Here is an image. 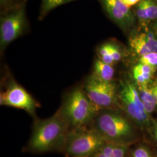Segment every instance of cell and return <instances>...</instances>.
Here are the masks:
<instances>
[{"instance_id": "14", "label": "cell", "mask_w": 157, "mask_h": 157, "mask_svg": "<svg viewBox=\"0 0 157 157\" xmlns=\"http://www.w3.org/2000/svg\"><path fill=\"white\" fill-rule=\"evenodd\" d=\"M139 94L143 103H148L155 109L157 106V79L150 86L139 85Z\"/></svg>"}, {"instance_id": "15", "label": "cell", "mask_w": 157, "mask_h": 157, "mask_svg": "<svg viewBox=\"0 0 157 157\" xmlns=\"http://www.w3.org/2000/svg\"><path fill=\"white\" fill-rule=\"evenodd\" d=\"M156 67L139 63L133 69V75L139 85L147 84L155 72Z\"/></svg>"}, {"instance_id": "12", "label": "cell", "mask_w": 157, "mask_h": 157, "mask_svg": "<svg viewBox=\"0 0 157 157\" xmlns=\"http://www.w3.org/2000/svg\"><path fill=\"white\" fill-rule=\"evenodd\" d=\"M99 59L107 64L113 65L122 58L119 47L112 43H105L100 45L97 50Z\"/></svg>"}, {"instance_id": "23", "label": "cell", "mask_w": 157, "mask_h": 157, "mask_svg": "<svg viewBox=\"0 0 157 157\" xmlns=\"http://www.w3.org/2000/svg\"><path fill=\"white\" fill-rule=\"evenodd\" d=\"M154 28L155 29V31L157 32V22H155V23L154 24Z\"/></svg>"}, {"instance_id": "11", "label": "cell", "mask_w": 157, "mask_h": 157, "mask_svg": "<svg viewBox=\"0 0 157 157\" xmlns=\"http://www.w3.org/2000/svg\"><path fill=\"white\" fill-rule=\"evenodd\" d=\"M135 12L141 24L157 20V2L155 0H141L136 6Z\"/></svg>"}, {"instance_id": "4", "label": "cell", "mask_w": 157, "mask_h": 157, "mask_svg": "<svg viewBox=\"0 0 157 157\" xmlns=\"http://www.w3.org/2000/svg\"><path fill=\"white\" fill-rule=\"evenodd\" d=\"M104 140L94 129H73L67 133L65 150L71 156L86 157L99 151L104 146Z\"/></svg>"}, {"instance_id": "18", "label": "cell", "mask_w": 157, "mask_h": 157, "mask_svg": "<svg viewBox=\"0 0 157 157\" xmlns=\"http://www.w3.org/2000/svg\"><path fill=\"white\" fill-rule=\"evenodd\" d=\"M115 144L109 143L103 146L101 149L97 152L96 157H109L111 155Z\"/></svg>"}, {"instance_id": "22", "label": "cell", "mask_w": 157, "mask_h": 157, "mask_svg": "<svg viewBox=\"0 0 157 157\" xmlns=\"http://www.w3.org/2000/svg\"><path fill=\"white\" fill-rule=\"evenodd\" d=\"M122 2H124L125 5L131 7L132 6H135L140 2L141 0H121Z\"/></svg>"}, {"instance_id": "19", "label": "cell", "mask_w": 157, "mask_h": 157, "mask_svg": "<svg viewBox=\"0 0 157 157\" xmlns=\"http://www.w3.org/2000/svg\"><path fill=\"white\" fill-rule=\"evenodd\" d=\"M126 152V148L124 146H115L111 155L109 157H124Z\"/></svg>"}, {"instance_id": "21", "label": "cell", "mask_w": 157, "mask_h": 157, "mask_svg": "<svg viewBox=\"0 0 157 157\" xmlns=\"http://www.w3.org/2000/svg\"><path fill=\"white\" fill-rule=\"evenodd\" d=\"M133 157H151V156L147 150L140 147L135 150Z\"/></svg>"}, {"instance_id": "1", "label": "cell", "mask_w": 157, "mask_h": 157, "mask_svg": "<svg viewBox=\"0 0 157 157\" xmlns=\"http://www.w3.org/2000/svg\"><path fill=\"white\" fill-rule=\"evenodd\" d=\"M69 127L60 111L51 118L37 121L29 142L30 148L34 151L45 152L64 144Z\"/></svg>"}, {"instance_id": "6", "label": "cell", "mask_w": 157, "mask_h": 157, "mask_svg": "<svg viewBox=\"0 0 157 157\" xmlns=\"http://www.w3.org/2000/svg\"><path fill=\"white\" fill-rule=\"evenodd\" d=\"M84 92L91 102L99 108L112 105L117 98L116 86L112 82H105L90 75L86 79Z\"/></svg>"}, {"instance_id": "9", "label": "cell", "mask_w": 157, "mask_h": 157, "mask_svg": "<svg viewBox=\"0 0 157 157\" xmlns=\"http://www.w3.org/2000/svg\"><path fill=\"white\" fill-rule=\"evenodd\" d=\"M119 98L124 109L131 118L140 122L147 120L148 114L145 111L143 101L137 100L132 96L127 81L121 84Z\"/></svg>"}, {"instance_id": "20", "label": "cell", "mask_w": 157, "mask_h": 157, "mask_svg": "<svg viewBox=\"0 0 157 157\" xmlns=\"http://www.w3.org/2000/svg\"><path fill=\"white\" fill-rule=\"evenodd\" d=\"M25 0H0L1 6L3 10L17 5Z\"/></svg>"}, {"instance_id": "3", "label": "cell", "mask_w": 157, "mask_h": 157, "mask_svg": "<svg viewBox=\"0 0 157 157\" xmlns=\"http://www.w3.org/2000/svg\"><path fill=\"white\" fill-rule=\"evenodd\" d=\"M26 0L3 10L0 20V48L3 52L10 43L21 36L28 28Z\"/></svg>"}, {"instance_id": "17", "label": "cell", "mask_w": 157, "mask_h": 157, "mask_svg": "<svg viewBox=\"0 0 157 157\" xmlns=\"http://www.w3.org/2000/svg\"><path fill=\"white\" fill-rule=\"evenodd\" d=\"M140 63L151 66L152 67H157V52H150L141 56Z\"/></svg>"}, {"instance_id": "10", "label": "cell", "mask_w": 157, "mask_h": 157, "mask_svg": "<svg viewBox=\"0 0 157 157\" xmlns=\"http://www.w3.org/2000/svg\"><path fill=\"white\" fill-rule=\"evenodd\" d=\"M129 44L135 52L142 56L150 52H157V38L151 32H146L132 36Z\"/></svg>"}, {"instance_id": "2", "label": "cell", "mask_w": 157, "mask_h": 157, "mask_svg": "<svg viewBox=\"0 0 157 157\" xmlns=\"http://www.w3.org/2000/svg\"><path fill=\"white\" fill-rule=\"evenodd\" d=\"M98 108L86 95L83 89L76 88L65 98L59 110L69 126L73 129L84 128L97 115Z\"/></svg>"}, {"instance_id": "5", "label": "cell", "mask_w": 157, "mask_h": 157, "mask_svg": "<svg viewBox=\"0 0 157 157\" xmlns=\"http://www.w3.org/2000/svg\"><path fill=\"white\" fill-rule=\"evenodd\" d=\"M94 129L105 139L121 141L130 137L133 129L128 120L116 112H105L95 116Z\"/></svg>"}, {"instance_id": "16", "label": "cell", "mask_w": 157, "mask_h": 157, "mask_svg": "<svg viewBox=\"0 0 157 157\" xmlns=\"http://www.w3.org/2000/svg\"><path fill=\"white\" fill-rule=\"evenodd\" d=\"M77 0H42L40 11V19H42L52 10L59 6Z\"/></svg>"}, {"instance_id": "7", "label": "cell", "mask_w": 157, "mask_h": 157, "mask_svg": "<svg viewBox=\"0 0 157 157\" xmlns=\"http://www.w3.org/2000/svg\"><path fill=\"white\" fill-rule=\"evenodd\" d=\"M1 105L22 109L31 115L35 113L38 103L28 92L15 81H11L0 97Z\"/></svg>"}, {"instance_id": "13", "label": "cell", "mask_w": 157, "mask_h": 157, "mask_svg": "<svg viewBox=\"0 0 157 157\" xmlns=\"http://www.w3.org/2000/svg\"><path fill=\"white\" fill-rule=\"evenodd\" d=\"M115 70L112 65L98 59L94 62L93 73L91 75L102 81L112 82Z\"/></svg>"}, {"instance_id": "8", "label": "cell", "mask_w": 157, "mask_h": 157, "mask_svg": "<svg viewBox=\"0 0 157 157\" xmlns=\"http://www.w3.org/2000/svg\"><path fill=\"white\" fill-rule=\"evenodd\" d=\"M108 15L120 28L128 31L135 25L136 17L130 8L121 0H98Z\"/></svg>"}, {"instance_id": "24", "label": "cell", "mask_w": 157, "mask_h": 157, "mask_svg": "<svg viewBox=\"0 0 157 157\" xmlns=\"http://www.w3.org/2000/svg\"><path fill=\"white\" fill-rule=\"evenodd\" d=\"M155 135H156V137H157V129H156V130H155Z\"/></svg>"}]
</instances>
